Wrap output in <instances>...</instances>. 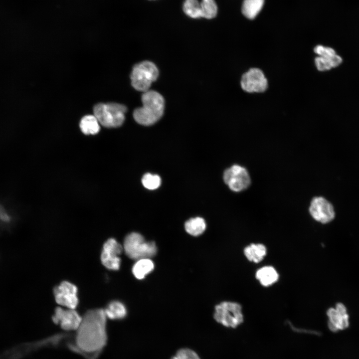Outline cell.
I'll return each mask as SVG.
<instances>
[{
  "instance_id": "obj_16",
  "label": "cell",
  "mask_w": 359,
  "mask_h": 359,
  "mask_svg": "<svg viewBox=\"0 0 359 359\" xmlns=\"http://www.w3.org/2000/svg\"><path fill=\"white\" fill-rule=\"evenodd\" d=\"M342 62V58L336 53L319 56L315 58L316 66L320 71L329 70L338 66Z\"/></svg>"
},
{
  "instance_id": "obj_23",
  "label": "cell",
  "mask_w": 359,
  "mask_h": 359,
  "mask_svg": "<svg viewBox=\"0 0 359 359\" xmlns=\"http://www.w3.org/2000/svg\"><path fill=\"white\" fill-rule=\"evenodd\" d=\"M200 3L201 17L211 19L217 13V6L214 0H201Z\"/></svg>"
},
{
  "instance_id": "obj_13",
  "label": "cell",
  "mask_w": 359,
  "mask_h": 359,
  "mask_svg": "<svg viewBox=\"0 0 359 359\" xmlns=\"http://www.w3.org/2000/svg\"><path fill=\"white\" fill-rule=\"evenodd\" d=\"M328 326L333 332L343 330L349 326V316L347 309L342 303H338L335 308H329L327 312Z\"/></svg>"
},
{
  "instance_id": "obj_7",
  "label": "cell",
  "mask_w": 359,
  "mask_h": 359,
  "mask_svg": "<svg viewBox=\"0 0 359 359\" xmlns=\"http://www.w3.org/2000/svg\"><path fill=\"white\" fill-rule=\"evenodd\" d=\"M223 180L229 188L235 192L243 191L251 184L247 170L238 165H234L224 171Z\"/></svg>"
},
{
  "instance_id": "obj_22",
  "label": "cell",
  "mask_w": 359,
  "mask_h": 359,
  "mask_svg": "<svg viewBox=\"0 0 359 359\" xmlns=\"http://www.w3.org/2000/svg\"><path fill=\"white\" fill-rule=\"evenodd\" d=\"M184 12L193 18L201 17L200 3L197 0H185L183 5Z\"/></svg>"
},
{
  "instance_id": "obj_6",
  "label": "cell",
  "mask_w": 359,
  "mask_h": 359,
  "mask_svg": "<svg viewBox=\"0 0 359 359\" xmlns=\"http://www.w3.org/2000/svg\"><path fill=\"white\" fill-rule=\"evenodd\" d=\"M214 319L226 327L235 328L243 322L241 305L235 302H223L216 305Z\"/></svg>"
},
{
  "instance_id": "obj_12",
  "label": "cell",
  "mask_w": 359,
  "mask_h": 359,
  "mask_svg": "<svg viewBox=\"0 0 359 359\" xmlns=\"http://www.w3.org/2000/svg\"><path fill=\"white\" fill-rule=\"evenodd\" d=\"M309 212L315 220L322 223L331 222L335 215L332 204L321 196L312 199L309 207Z\"/></svg>"
},
{
  "instance_id": "obj_9",
  "label": "cell",
  "mask_w": 359,
  "mask_h": 359,
  "mask_svg": "<svg viewBox=\"0 0 359 359\" xmlns=\"http://www.w3.org/2000/svg\"><path fill=\"white\" fill-rule=\"evenodd\" d=\"M123 250V247L116 239H108L103 245L101 255L103 265L109 270H118L121 264V259L119 255Z\"/></svg>"
},
{
  "instance_id": "obj_10",
  "label": "cell",
  "mask_w": 359,
  "mask_h": 359,
  "mask_svg": "<svg viewBox=\"0 0 359 359\" xmlns=\"http://www.w3.org/2000/svg\"><path fill=\"white\" fill-rule=\"evenodd\" d=\"M241 86L246 92H263L268 86L267 80L263 72L257 68H253L243 74L241 79Z\"/></svg>"
},
{
  "instance_id": "obj_17",
  "label": "cell",
  "mask_w": 359,
  "mask_h": 359,
  "mask_svg": "<svg viewBox=\"0 0 359 359\" xmlns=\"http://www.w3.org/2000/svg\"><path fill=\"white\" fill-rule=\"evenodd\" d=\"M104 310L107 318L112 320L122 319L127 315L126 307L119 301H112Z\"/></svg>"
},
{
  "instance_id": "obj_4",
  "label": "cell",
  "mask_w": 359,
  "mask_h": 359,
  "mask_svg": "<svg viewBox=\"0 0 359 359\" xmlns=\"http://www.w3.org/2000/svg\"><path fill=\"white\" fill-rule=\"evenodd\" d=\"M93 111L94 116L102 126L116 128L123 123L127 108L116 103H99L94 106Z\"/></svg>"
},
{
  "instance_id": "obj_11",
  "label": "cell",
  "mask_w": 359,
  "mask_h": 359,
  "mask_svg": "<svg viewBox=\"0 0 359 359\" xmlns=\"http://www.w3.org/2000/svg\"><path fill=\"white\" fill-rule=\"evenodd\" d=\"M53 322L58 324L64 330L67 331H76L79 327L82 317L73 309H63L57 307L52 317Z\"/></svg>"
},
{
  "instance_id": "obj_14",
  "label": "cell",
  "mask_w": 359,
  "mask_h": 359,
  "mask_svg": "<svg viewBox=\"0 0 359 359\" xmlns=\"http://www.w3.org/2000/svg\"><path fill=\"white\" fill-rule=\"evenodd\" d=\"M255 276L260 283L265 287L271 286L279 278V275L276 269L270 266H264L259 269Z\"/></svg>"
},
{
  "instance_id": "obj_3",
  "label": "cell",
  "mask_w": 359,
  "mask_h": 359,
  "mask_svg": "<svg viewBox=\"0 0 359 359\" xmlns=\"http://www.w3.org/2000/svg\"><path fill=\"white\" fill-rule=\"evenodd\" d=\"M123 249L129 258L137 260L152 257L157 251L154 242H146L143 236L137 232L126 236Z\"/></svg>"
},
{
  "instance_id": "obj_20",
  "label": "cell",
  "mask_w": 359,
  "mask_h": 359,
  "mask_svg": "<svg viewBox=\"0 0 359 359\" xmlns=\"http://www.w3.org/2000/svg\"><path fill=\"white\" fill-rule=\"evenodd\" d=\"M99 122L94 115H86L80 122L81 131L85 135H95L100 130Z\"/></svg>"
},
{
  "instance_id": "obj_15",
  "label": "cell",
  "mask_w": 359,
  "mask_h": 359,
  "mask_svg": "<svg viewBox=\"0 0 359 359\" xmlns=\"http://www.w3.org/2000/svg\"><path fill=\"white\" fill-rule=\"evenodd\" d=\"M243 252L249 261L258 263L266 256L267 249L263 244L251 243L244 248Z\"/></svg>"
},
{
  "instance_id": "obj_18",
  "label": "cell",
  "mask_w": 359,
  "mask_h": 359,
  "mask_svg": "<svg viewBox=\"0 0 359 359\" xmlns=\"http://www.w3.org/2000/svg\"><path fill=\"white\" fill-rule=\"evenodd\" d=\"M154 268L153 261L149 258L138 260L132 268V272L135 277L138 279H142L150 273Z\"/></svg>"
},
{
  "instance_id": "obj_24",
  "label": "cell",
  "mask_w": 359,
  "mask_h": 359,
  "mask_svg": "<svg viewBox=\"0 0 359 359\" xmlns=\"http://www.w3.org/2000/svg\"><path fill=\"white\" fill-rule=\"evenodd\" d=\"M142 182L146 188L154 190L160 186L161 180L158 175L147 173L143 176Z\"/></svg>"
},
{
  "instance_id": "obj_1",
  "label": "cell",
  "mask_w": 359,
  "mask_h": 359,
  "mask_svg": "<svg viewBox=\"0 0 359 359\" xmlns=\"http://www.w3.org/2000/svg\"><path fill=\"white\" fill-rule=\"evenodd\" d=\"M107 319L103 309H91L85 313L75 331L76 353L87 359L97 358L107 343Z\"/></svg>"
},
{
  "instance_id": "obj_25",
  "label": "cell",
  "mask_w": 359,
  "mask_h": 359,
  "mask_svg": "<svg viewBox=\"0 0 359 359\" xmlns=\"http://www.w3.org/2000/svg\"><path fill=\"white\" fill-rule=\"evenodd\" d=\"M171 359H200L198 355L193 350L188 348L179 350Z\"/></svg>"
},
{
  "instance_id": "obj_8",
  "label": "cell",
  "mask_w": 359,
  "mask_h": 359,
  "mask_svg": "<svg viewBox=\"0 0 359 359\" xmlns=\"http://www.w3.org/2000/svg\"><path fill=\"white\" fill-rule=\"evenodd\" d=\"M77 288L73 284L66 281L62 282L53 290L56 303L67 308L75 309L78 304Z\"/></svg>"
},
{
  "instance_id": "obj_19",
  "label": "cell",
  "mask_w": 359,
  "mask_h": 359,
  "mask_svg": "<svg viewBox=\"0 0 359 359\" xmlns=\"http://www.w3.org/2000/svg\"><path fill=\"white\" fill-rule=\"evenodd\" d=\"M264 2V0H244L242 12L247 18L253 19L262 8Z\"/></svg>"
},
{
  "instance_id": "obj_2",
  "label": "cell",
  "mask_w": 359,
  "mask_h": 359,
  "mask_svg": "<svg viewBox=\"0 0 359 359\" xmlns=\"http://www.w3.org/2000/svg\"><path fill=\"white\" fill-rule=\"evenodd\" d=\"M143 106L136 109L133 113L135 120L139 124L150 126L162 117L165 101L162 95L154 90H148L142 96Z\"/></svg>"
},
{
  "instance_id": "obj_5",
  "label": "cell",
  "mask_w": 359,
  "mask_h": 359,
  "mask_svg": "<svg viewBox=\"0 0 359 359\" xmlns=\"http://www.w3.org/2000/svg\"><path fill=\"white\" fill-rule=\"evenodd\" d=\"M159 76L156 65L149 61H144L136 64L131 74L132 86L137 90L146 92Z\"/></svg>"
},
{
  "instance_id": "obj_21",
  "label": "cell",
  "mask_w": 359,
  "mask_h": 359,
  "mask_svg": "<svg viewBox=\"0 0 359 359\" xmlns=\"http://www.w3.org/2000/svg\"><path fill=\"white\" fill-rule=\"evenodd\" d=\"M184 227L186 231L189 234L198 236L204 231L206 228V224L202 218L196 217L187 220L185 223Z\"/></svg>"
}]
</instances>
